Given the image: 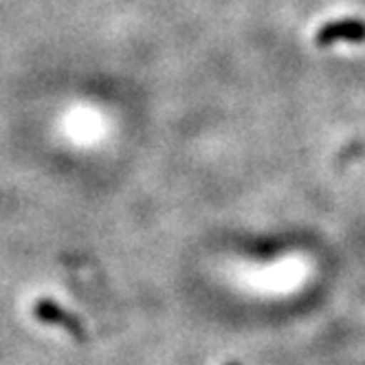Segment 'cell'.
Returning <instances> with one entry per match:
<instances>
[{
  "label": "cell",
  "instance_id": "cell-1",
  "mask_svg": "<svg viewBox=\"0 0 365 365\" xmlns=\"http://www.w3.org/2000/svg\"><path fill=\"white\" fill-rule=\"evenodd\" d=\"M34 317L42 324H48V326H60L64 328L71 336H75L77 341H84L86 339V330L80 322V317H75L73 312L64 310L58 302L53 299H40L36 306H34Z\"/></svg>",
  "mask_w": 365,
  "mask_h": 365
},
{
  "label": "cell",
  "instance_id": "cell-2",
  "mask_svg": "<svg viewBox=\"0 0 365 365\" xmlns=\"http://www.w3.org/2000/svg\"><path fill=\"white\" fill-rule=\"evenodd\" d=\"M336 42H354L361 44L365 42V22L359 18H341L326 22L324 27L315 34V44L317 46H332Z\"/></svg>",
  "mask_w": 365,
  "mask_h": 365
},
{
  "label": "cell",
  "instance_id": "cell-3",
  "mask_svg": "<svg viewBox=\"0 0 365 365\" xmlns=\"http://www.w3.org/2000/svg\"><path fill=\"white\" fill-rule=\"evenodd\" d=\"M229 365H238V363H229Z\"/></svg>",
  "mask_w": 365,
  "mask_h": 365
}]
</instances>
